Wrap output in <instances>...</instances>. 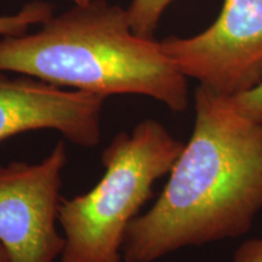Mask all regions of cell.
<instances>
[{"label": "cell", "instance_id": "obj_2", "mask_svg": "<svg viewBox=\"0 0 262 262\" xmlns=\"http://www.w3.org/2000/svg\"><path fill=\"white\" fill-rule=\"evenodd\" d=\"M0 72L101 95H142L172 112L188 107L187 78L160 41L133 32L126 9L107 0L74 4L33 34L0 39Z\"/></svg>", "mask_w": 262, "mask_h": 262}, {"label": "cell", "instance_id": "obj_3", "mask_svg": "<svg viewBox=\"0 0 262 262\" xmlns=\"http://www.w3.org/2000/svg\"><path fill=\"white\" fill-rule=\"evenodd\" d=\"M183 147L185 142L156 119L142 120L130 133L119 131L101 155L104 173L100 181L84 194L62 198L60 262H124L127 228Z\"/></svg>", "mask_w": 262, "mask_h": 262}, {"label": "cell", "instance_id": "obj_8", "mask_svg": "<svg viewBox=\"0 0 262 262\" xmlns=\"http://www.w3.org/2000/svg\"><path fill=\"white\" fill-rule=\"evenodd\" d=\"M173 0H131L126 9L130 26L136 35L153 39L162 15Z\"/></svg>", "mask_w": 262, "mask_h": 262}, {"label": "cell", "instance_id": "obj_12", "mask_svg": "<svg viewBox=\"0 0 262 262\" xmlns=\"http://www.w3.org/2000/svg\"><path fill=\"white\" fill-rule=\"evenodd\" d=\"M72 2H73L74 4H78V5H84V4H88V3L91 2V0H72Z\"/></svg>", "mask_w": 262, "mask_h": 262}, {"label": "cell", "instance_id": "obj_7", "mask_svg": "<svg viewBox=\"0 0 262 262\" xmlns=\"http://www.w3.org/2000/svg\"><path fill=\"white\" fill-rule=\"evenodd\" d=\"M52 17V6L49 3L34 0L27 3L17 14L0 16V37L26 34L29 27L42 25Z\"/></svg>", "mask_w": 262, "mask_h": 262}, {"label": "cell", "instance_id": "obj_10", "mask_svg": "<svg viewBox=\"0 0 262 262\" xmlns=\"http://www.w3.org/2000/svg\"><path fill=\"white\" fill-rule=\"evenodd\" d=\"M233 262H262V237L243 242L234 251Z\"/></svg>", "mask_w": 262, "mask_h": 262}, {"label": "cell", "instance_id": "obj_11", "mask_svg": "<svg viewBox=\"0 0 262 262\" xmlns=\"http://www.w3.org/2000/svg\"><path fill=\"white\" fill-rule=\"evenodd\" d=\"M0 262H8L6 261L5 250H4V248H3L2 244H0Z\"/></svg>", "mask_w": 262, "mask_h": 262}, {"label": "cell", "instance_id": "obj_1", "mask_svg": "<svg viewBox=\"0 0 262 262\" xmlns=\"http://www.w3.org/2000/svg\"><path fill=\"white\" fill-rule=\"evenodd\" d=\"M194 112L192 135L163 192L127 228L124 262H156L180 249L239 238L262 210V123L203 85Z\"/></svg>", "mask_w": 262, "mask_h": 262}, {"label": "cell", "instance_id": "obj_6", "mask_svg": "<svg viewBox=\"0 0 262 262\" xmlns=\"http://www.w3.org/2000/svg\"><path fill=\"white\" fill-rule=\"evenodd\" d=\"M104 101L28 75L0 74V142L28 131L56 130L73 145L91 148L101 140Z\"/></svg>", "mask_w": 262, "mask_h": 262}, {"label": "cell", "instance_id": "obj_9", "mask_svg": "<svg viewBox=\"0 0 262 262\" xmlns=\"http://www.w3.org/2000/svg\"><path fill=\"white\" fill-rule=\"evenodd\" d=\"M229 98L242 116L262 123V83L247 93Z\"/></svg>", "mask_w": 262, "mask_h": 262}, {"label": "cell", "instance_id": "obj_5", "mask_svg": "<svg viewBox=\"0 0 262 262\" xmlns=\"http://www.w3.org/2000/svg\"><path fill=\"white\" fill-rule=\"evenodd\" d=\"M67 147L58 141L39 163L0 165V244L8 262H55L64 248L57 231Z\"/></svg>", "mask_w": 262, "mask_h": 262}, {"label": "cell", "instance_id": "obj_4", "mask_svg": "<svg viewBox=\"0 0 262 262\" xmlns=\"http://www.w3.org/2000/svg\"><path fill=\"white\" fill-rule=\"evenodd\" d=\"M160 45L186 78L225 96L247 93L262 83V0H225L205 31Z\"/></svg>", "mask_w": 262, "mask_h": 262}]
</instances>
